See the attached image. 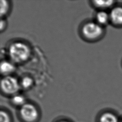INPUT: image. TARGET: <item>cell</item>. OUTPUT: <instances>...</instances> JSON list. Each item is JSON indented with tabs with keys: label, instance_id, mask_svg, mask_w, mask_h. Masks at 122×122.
<instances>
[{
	"label": "cell",
	"instance_id": "6da1fadb",
	"mask_svg": "<svg viewBox=\"0 0 122 122\" xmlns=\"http://www.w3.org/2000/svg\"><path fill=\"white\" fill-rule=\"evenodd\" d=\"M9 56L11 60L15 63L26 61L30 55V49L25 43L17 41L10 45L8 49Z\"/></svg>",
	"mask_w": 122,
	"mask_h": 122
},
{
	"label": "cell",
	"instance_id": "7a4b0ae2",
	"mask_svg": "<svg viewBox=\"0 0 122 122\" xmlns=\"http://www.w3.org/2000/svg\"><path fill=\"white\" fill-rule=\"evenodd\" d=\"M102 26L97 22L90 21L85 23L81 28V33L85 39L93 41L99 38L102 34Z\"/></svg>",
	"mask_w": 122,
	"mask_h": 122
},
{
	"label": "cell",
	"instance_id": "3957f363",
	"mask_svg": "<svg viewBox=\"0 0 122 122\" xmlns=\"http://www.w3.org/2000/svg\"><path fill=\"white\" fill-rule=\"evenodd\" d=\"M2 92L7 95L15 94L20 89L18 80L14 77L8 75L3 77L0 81Z\"/></svg>",
	"mask_w": 122,
	"mask_h": 122
},
{
	"label": "cell",
	"instance_id": "277c9868",
	"mask_svg": "<svg viewBox=\"0 0 122 122\" xmlns=\"http://www.w3.org/2000/svg\"><path fill=\"white\" fill-rule=\"evenodd\" d=\"M20 112L22 118L27 122H34L37 119L38 116L36 108L30 103H25L21 106Z\"/></svg>",
	"mask_w": 122,
	"mask_h": 122
},
{
	"label": "cell",
	"instance_id": "5b68a950",
	"mask_svg": "<svg viewBox=\"0 0 122 122\" xmlns=\"http://www.w3.org/2000/svg\"><path fill=\"white\" fill-rule=\"evenodd\" d=\"M110 20L115 24H122V7H116L112 8L109 14Z\"/></svg>",
	"mask_w": 122,
	"mask_h": 122
},
{
	"label": "cell",
	"instance_id": "8992f818",
	"mask_svg": "<svg viewBox=\"0 0 122 122\" xmlns=\"http://www.w3.org/2000/svg\"><path fill=\"white\" fill-rule=\"evenodd\" d=\"M15 69L14 65L10 62L3 61L0 63V70L1 73L6 76H8L9 74L13 72Z\"/></svg>",
	"mask_w": 122,
	"mask_h": 122
},
{
	"label": "cell",
	"instance_id": "52a82bcc",
	"mask_svg": "<svg viewBox=\"0 0 122 122\" xmlns=\"http://www.w3.org/2000/svg\"><path fill=\"white\" fill-rule=\"evenodd\" d=\"M95 18L96 22L102 26L108 22L110 20V16L109 14L105 11L101 10L96 13Z\"/></svg>",
	"mask_w": 122,
	"mask_h": 122
},
{
	"label": "cell",
	"instance_id": "ba28073f",
	"mask_svg": "<svg viewBox=\"0 0 122 122\" xmlns=\"http://www.w3.org/2000/svg\"><path fill=\"white\" fill-rule=\"evenodd\" d=\"M93 5L97 8L104 9L110 7L113 3L112 0H93L92 1Z\"/></svg>",
	"mask_w": 122,
	"mask_h": 122
},
{
	"label": "cell",
	"instance_id": "9c48e42d",
	"mask_svg": "<svg viewBox=\"0 0 122 122\" xmlns=\"http://www.w3.org/2000/svg\"><path fill=\"white\" fill-rule=\"evenodd\" d=\"M100 122H118L117 117L110 112H106L100 117Z\"/></svg>",
	"mask_w": 122,
	"mask_h": 122
},
{
	"label": "cell",
	"instance_id": "30bf717a",
	"mask_svg": "<svg viewBox=\"0 0 122 122\" xmlns=\"http://www.w3.org/2000/svg\"><path fill=\"white\" fill-rule=\"evenodd\" d=\"M0 16L3 17L6 15L10 10V3L8 1L6 0H0Z\"/></svg>",
	"mask_w": 122,
	"mask_h": 122
},
{
	"label": "cell",
	"instance_id": "8fae6325",
	"mask_svg": "<svg viewBox=\"0 0 122 122\" xmlns=\"http://www.w3.org/2000/svg\"><path fill=\"white\" fill-rule=\"evenodd\" d=\"M12 102L17 106H22L25 104V98L21 95L15 94L11 99Z\"/></svg>",
	"mask_w": 122,
	"mask_h": 122
},
{
	"label": "cell",
	"instance_id": "7c38bea8",
	"mask_svg": "<svg viewBox=\"0 0 122 122\" xmlns=\"http://www.w3.org/2000/svg\"><path fill=\"white\" fill-rule=\"evenodd\" d=\"M33 84L32 79L29 77L25 76L23 77L20 82V85L24 89H28L30 88Z\"/></svg>",
	"mask_w": 122,
	"mask_h": 122
},
{
	"label": "cell",
	"instance_id": "4fadbf2b",
	"mask_svg": "<svg viewBox=\"0 0 122 122\" xmlns=\"http://www.w3.org/2000/svg\"><path fill=\"white\" fill-rule=\"evenodd\" d=\"M0 122H10V119L7 113L4 111H1L0 113Z\"/></svg>",
	"mask_w": 122,
	"mask_h": 122
},
{
	"label": "cell",
	"instance_id": "5bb4252c",
	"mask_svg": "<svg viewBox=\"0 0 122 122\" xmlns=\"http://www.w3.org/2000/svg\"><path fill=\"white\" fill-rule=\"evenodd\" d=\"M6 25H7V23L6 21L3 19H1L0 22V30L1 31L5 29L6 27Z\"/></svg>",
	"mask_w": 122,
	"mask_h": 122
},
{
	"label": "cell",
	"instance_id": "9a60e30c",
	"mask_svg": "<svg viewBox=\"0 0 122 122\" xmlns=\"http://www.w3.org/2000/svg\"><path fill=\"white\" fill-rule=\"evenodd\" d=\"M65 122V121H62V122Z\"/></svg>",
	"mask_w": 122,
	"mask_h": 122
}]
</instances>
